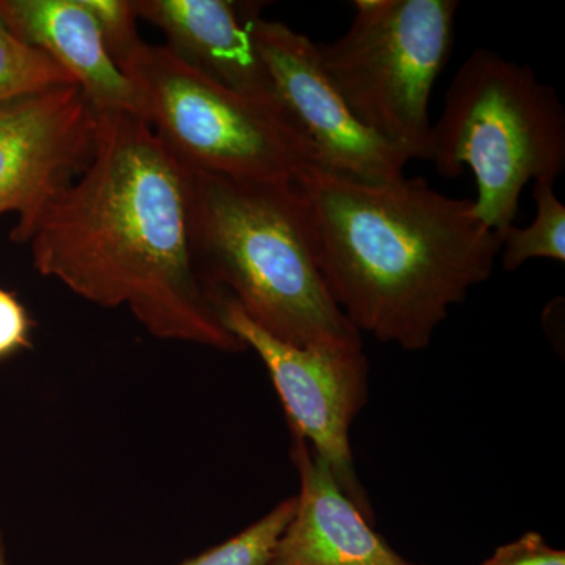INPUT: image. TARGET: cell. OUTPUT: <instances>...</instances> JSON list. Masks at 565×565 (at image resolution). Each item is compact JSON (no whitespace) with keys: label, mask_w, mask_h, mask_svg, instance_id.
I'll use <instances>...</instances> for the list:
<instances>
[{"label":"cell","mask_w":565,"mask_h":565,"mask_svg":"<svg viewBox=\"0 0 565 565\" xmlns=\"http://www.w3.org/2000/svg\"><path fill=\"white\" fill-rule=\"evenodd\" d=\"M250 32L282 106L313 145L318 167L363 182L405 177L411 161L352 114L310 36L263 20L259 9L252 14Z\"/></svg>","instance_id":"obj_8"},{"label":"cell","mask_w":565,"mask_h":565,"mask_svg":"<svg viewBox=\"0 0 565 565\" xmlns=\"http://www.w3.org/2000/svg\"><path fill=\"white\" fill-rule=\"evenodd\" d=\"M96 111L77 85L0 104V214L25 225L90 162Z\"/></svg>","instance_id":"obj_9"},{"label":"cell","mask_w":565,"mask_h":565,"mask_svg":"<svg viewBox=\"0 0 565 565\" xmlns=\"http://www.w3.org/2000/svg\"><path fill=\"white\" fill-rule=\"evenodd\" d=\"M457 0H355L349 31L318 44L352 114L408 161H429V99L451 57Z\"/></svg>","instance_id":"obj_6"},{"label":"cell","mask_w":565,"mask_h":565,"mask_svg":"<svg viewBox=\"0 0 565 565\" xmlns=\"http://www.w3.org/2000/svg\"><path fill=\"white\" fill-rule=\"evenodd\" d=\"M189 172L143 118L96 111L90 162L11 239L33 266L103 308H126L159 340L244 351L193 255Z\"/></svg>","instance_id":"obj_1"},{"label":"cell","mask_w":565,"mask_h":565,"mask_svg":"<svg viewBox=\"0 0 565 565\" xmlns=\"http://www.w3.org/2000/svg\"><path fill=\"white\" fill-rule=\"evenodd\" d=\"M0 21L66 71L95 111L143 118L139 93L111 61L84 0H0Z\"/></svg>","instance_id":"obj_12"},{"label":"cell","mask_w":565,"mask_h":565,"mask_svg":"<svg viewBox=\"0 0 565 565\" xmlns=\"http://www.w3.org/2000/svg\"><path fill=\"white\" fill-rule=\"evenodd\" d=\"M555 180L534 181L535 217L525 228L512 225L501 234V263L515 273L533 259L565 262V206L557 199Z\"/></svg>","instance_id":"obj_13"},{"label":"cell","mask_w":565,"mask_h":565,"mask_svg":"<svg viewBox=\"0 0 565 565\" xmlns=\"http://www.w3.org/2000/svg\"><path fill=\"white\" fill-rule=\"evenodd\" d=\"M292 460L300 492L269 565H412L375 533L329 465L294 434Z\"/></svg>","instance_id":"obj_11"},{"label":"cell","mask_w":565,"mask_h":565,"mask_svg":"<svg viewBox=\"0 0 565 565\" xmlns=\"http://www.w3.org/2000/svg\"><path fill=\"white\" fill-rule=\"evenodd\" d=\"M223 323L245 349L258 353L280 396L294 435L329 465L338 484L370 519L371 508L356 479L349 433L367 397L363 349L282 343L264 332L230 297L221 302Z\"/></svg>","instance_id":"obj_7"},{"label":"cell","mask_w":565,"mask_h":565,"mask_svg":"<svg viewBox=\"0 0 565 565\" xmlns=\"http://www.w3.org/2000/svg\"><path fill=\"white\" fill-rule=\"evenodd\" d=\"M63 85L76 84L57 63L18 39L0 21V104Z\"/></svg>","instance_id":"obj_14"},{"label":"cell","mask_w":565,"mask_h":565,"mask_svg":"<svg viewBox=\"0 0 565 565\" xmlns=\"http://www.w3.org/2000/svg\"><path fill=\"white\" fill-rule=\"evenodd\" d=\"M163 147L185 169L234 181H296L318 166L286 111L255 102L143 40L118 65Z\"/></svg>","instance_id":"obj_5"},{"label":"cell","mask_w":565,"mask_h":565,"mask_svg":"<svg viewBox=\"0 0 565 565\" xmlns=\"http://www.w3.org/2000/svg\"><path fill=\"white\" fill-rule=\"evenodd\" d=\"M132 2L137 17L162 31L167 50L185 65L230 90L288 114L253 43L250 18L258 7L230 0Z\"/></svg>","instance_id":"obj_10"},{"label":"cell","mask_w":565,"mask_h":565,"mask_svg":"<svg viewBox=\"0 0 565 565\" xmlns=\"http://www.w3.org/2000/svg\"><path fill=\"white\" fill-rule=\"evenodd\" d=\"M294 511L296 497L281 501L243 533L181 565H269Z\"/></svg>","instance_id":"obj_15"},{"label":"cell","mask_w":565,"mask_h":565,"mask_svg":"<svg viewBox=\"0 0 565 565\" xmlns=\"http://www.w3.org/2000/svg\"><path fill=\"white\" fill-rule=\"evenodd\" d=\"M84 3L98 22L111 61L120 65L141 41L132 0H84Z\"/></svg>","instance_id":"obj_16"},{"label":"cell","mask_w":565,"mask_h":565,"mask_svg":"<svg viewBox=\"0 0 565 565\" xmlns=\"http://www.w3.org/2000/svg\"><path fill=\"white\" fill-rule=\"evenodd\" d=\"M188 172L193 255L210 288L282 343L363 349L323 280L296 181Z\"/></svg>","instance_id":"obj_3"},{"label":"cell","mask_w":565,"mask_h":565,"mask_svg":"<svg viewBox=\"0 0 565 565\" xmlns=\"http://www.w3.org/2000/svg\"><path fill=\"white\" fill-rule=\"evenodd\" d=\"M0 565H9V561H7L6 544H3L2 534H0Z\"/></svg>","instance_id":"obj_19"},{"label":"cell","mask_w":565,"mask_h":565,"mask_svg":"<svg viewBox=\"0 0 565 565\" xmlns=\"http://www.w3.org/2000/svg\"><path fill=\"white\" fill-rule=\"evenodd\" d=\"M296 184L323 280L360 334L423 351L493 273L500 234L473 200L445 195L426 178L363 182L311 166Z\"/></svg>","instance_id":"obj_2"},{"label":"cell","mask_w":565,"mask_h":565,"mask_svg":"<svg viewBox=\"0 0 565 565\" xmlns=\"http://www.w3.org/2000/svg\"><path fill=\"white\" fill-rule=\"evenodd\" d=\"M427 162L445 178L470 170L476 215L501 236L514 225L527 182L564 172L563 103L530 66L478 47L446 90Z\"/></svg>","instance_id":"obj_4"},{"label":"cell","mask_w":565,"mask_h":565,"mask_svg":"<svg viewBox=\"0 0 565 565\" xmlns=\"http://www.w3.org/2000/svg\"><path fill=\"white\" fill-rule=\"evenodd\" d=\"M479 565H565V553L546 544L541 534L527 533L494 550L493 555Z\"/></svg>","instance_id":"obj_17"},{"label":"cell","mask_w":565,"mask_h":565,"mask_svg":"<svg viewBox=\"0 0 565 565\" xmlns=\"http://www.w3.org/2000/svg\"><path fill=\"white\" fill-rule=\"evenodd\" d=\"M31 322L22 305L0 289V359L29 345Z\"/></svg>","instance_id":"obj_18"}]
</instances>
